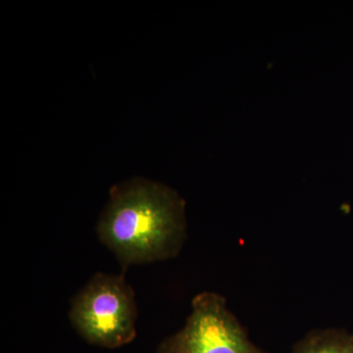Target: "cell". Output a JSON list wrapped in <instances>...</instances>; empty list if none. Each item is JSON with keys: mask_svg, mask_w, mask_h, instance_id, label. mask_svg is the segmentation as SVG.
Listing matches in <instances>:
<instances>
[{"mask_svg": "<svg viewBox=\"0 0 353 353\" xmlns=\"http://www.w3.org/2000/svg\"><path fill=\"white\" fill-rule=\"evenodd\" d=\"M290 353H353V333L338 328L312 330Z\"/></svg>", "mask_w": 353, "mask_h": 353, "instance_id": "277c9868", "label": "cell"}, {"mask_svg": "<svg viewBox=\"0 0 353 353\" xmlns=\"http://www.w3.org/2000/svg\"><path fill=\"white\" fill-rule=\"evenodd\" d=\"M185 201L167 185L148 180L113 187L97 224L99 241L123 273L132 265L175 259L187 240Z\"/></svg>", "mask_w": 353, "mask_h": 353, "instance_id": "6da1fadb", "label": "cell"}, {"mask_svg": "<svg viewBox=\"0 0 353 353\" xmlns=\"http://www.w3.org/2000/svg\"><path fill=\"white\" fill-rule=\"evenodd\" d=\"M157 353H267L250 339L245 327L213 292L196 294L180 331L167 336Z\"/></svg>", "mask_w": 353, "mask_h": 353, "instance_id": "3957f363", "label": "cell"}, {"mask_svg": "<svg viewBox=\"0 0 353 353\" xmlns=\"http://www.w3.org/2000/svg\"><path fill=\"white\" fill-rule=\"evenodd\" d=\"M138 305L124 273L99 272L72 299L69 319L90 345L123 347L137 336Z\"/></svg>", "mask_w": 353, "mask_h": 353, "instance_id": "7a4b0ae2", "label": "cell"}]
</instances>
